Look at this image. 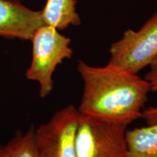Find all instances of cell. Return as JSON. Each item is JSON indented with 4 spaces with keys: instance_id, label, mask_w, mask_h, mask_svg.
Here are the masks:
<instances>
[{
    "instance_id": "1",
    "label": "cell",
    "mask_w": 157,
    "mask_h": 157,
    "mask_svg": "<svg viewBox=\"0 0 157 157\" xmlns=\"http://www.w3.org/2000/svg\"><path fill=\"white\" fill-rule=\"evenodd\" d=\"M77 71L83 81L78 113L127 126L142 117L151 91L146 78L109 63L96 67L78 60Z\"/></svg>"
},
{
    "instance_id": "2",
    "label": "cell",
    "mask_w": 157,
    "mask_h": 157,
    "mask_svg": "<svg viewBox=\"0 0 157 157\" xmlns=\"http://www.w3.org/2000/svg\"><path fill=\"white\" fill-rule=\"evenodd\" d=\"M32 60L25 76L39 85V95L45 98L54 88L53 73L57 66L65 59L73 56L71 39L58 29L43 25L36 29L31 37Z\"/></svg>"
},
{
    "instance_id": "3",
    "label": "cell",
    "mask_w": 157,
    "mask_h": 157,
    "mask_svg": "<svg viewBox=\"0 0 157 157\" xmlns=\"http://www.w3.org/2000/svg\"><path fill=\"white\" fill-rule=\"evenodd\" d=\"M127 127L79 113L75 137L76 157H127Z\"/></svg>"
},
{
    "instance_id": "4",
    "label": "cell",
    "mask_w": 157,
    "mask_h": 157,
    "mask_svg": "<svg viewBox=\"0 0 157 157\" xmlns=\"http://www.w3.org/2000/svg\"><path fill=\"white\" fill-rule=\"evenodd\" d=\"M109 64L137 74L157 58V12L138 31L128 29L110 48Z\"/></svg>"
},
{
    "instance_id": "5",
    "label": "cell",
    "mask_w": 157,
    "mask_h": 157,
    "mask_svg": "<svg viewBox=\"0 0 157 157\" xmlns=\"http://www.w3.org/2000/svg\"><path fill=\"white\" fill-rule=\"evenodd\" d=\"M78 109L69 105L57 111L48 122L34 129L37 157H76L75 137Z\"/></svg>"
},
{
    "instance_id": "6",
    "label": "cell",
    "mask_w": 157,
    "mask_h": 157,
    "mask_svg": "<svg viewBox=\"0 0 157 157\" xmlns=\"http://www.w3.org/2000/svg\"><path fill=\"white\" fill-rule=\"evenodd\" d=\"M43 25L41 11L31 10L20 0H0V36L31 40Z\"/></svg>"
},
{
    "instance_id": "7",
    "label": "cell",
    "mask_w": 157,
    "mask_h": 157,
    "mask_svg": "<svg viewBox=\"0 0 157 157\" xmlns=\"http://www.w3.org/2000/svg\"><path fill=\"white\" fill-rule=\"evenodd\" d=\"M76 0H47L41 11L44 25L63 30L71 25H79L81 19L76 12Z\"/></svg>"
},
{
    "instance_id": "8",
    "label": "cell",
    "mask_w": 157,
    "mask_h": 157,
    "mask_svg": "<svg viewBox=\"0 0 157 157\" xmlns=\"http://www.w3.org/2000/svg\"><path fill=\"white\" fill-rule=\"evenodd\" d=\"M127 157H157V123L127 130Z\"/></svg>"
},
{
    "instance_id": "9",
    "label": "cell",
    "mask_w": 157,
    "mask_h": 157,
    "mask_svg": "<svg viewBox=\"0 0 157 157\" xmlns=\"http://www.w3.org/2000/svg\"><path fill=\"white\" fill-rule=\"evenodd\" d=\"M7 144L10 150L11 157H37L33 126L25 133L17 132Z\"/></svg>"
},
{
    "instance_id": "10",
    "label": "cell",
    "mask_w": 157,
    "mask_h": 157,
    "mask_svg": "<svg viewBox=\"0 0 157 157\" xmlns=\"http://www.w3.org/2000/svg\"><path fill=\"white\" fill-rule=\"evenodd\" d=\"M145 78L149 82L151 91H157V72L149 71ZM142 118L146 120L148 124L157 123V107H151L142 112Z\"/></svg>"
},
{
    "instance_id": "11",
    "label": "cell",
    "mask_w": 157,
    "mask_h": 157,
    "mask_svg": "<svg viewBox=\"0 0 157 157\" xmlns=\"http://www.w3.org/2000/svg\"><path fill=\"white\" fill-rule=\"evenodd\" d=\"M0 157H11L10 150L7 144L5 146L0 145Z\"/></svg>"
},
{
    "instance_id": "12",
    "label": "cell",
    "mask_w": 157,
    "mask_h": 157,
    "mask_svg": "<svg viewBox=\"0 0 157 157\" xmlns=\"http://www.w3.org/2000/svg\"><path fill=\"white\" fill-rule=\"evenodd\" d=\"M150 71L157 72V58L150 65Z\"/></svg>"
}]
</instances>
